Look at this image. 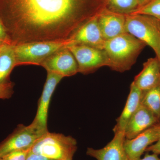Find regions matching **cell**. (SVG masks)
I'll list each match as a JSON object with an SVG mask.
<instances>
[{
	"label": "cell",
	"mask_w": 160,
	"mask_h": 160,
	"mask_svg": "<svg viewBox=\"0 0 160 160\" xmlns=\"http://www.w3.org/2000/svg\"><path fill=\"white\" fill-rule=\"evenodd\" d=\"M126 30L150 46L160 61V32L156 18L144 15L126 14Z\"/></svg>",
	"instance_id": "5"
},
{
	"label": "cell",
	"mask_w": 160,
	"mask_h": 160,
	"mask_svg": "<svg viewBox=\"0 0 160 160\" xmlns=\"http://www.w3.org/2000/svg\"><path fill=\"white\" fill-rule=\"evenodd\" d=\"M89 0H0V21L12 45L69 39L104 9Z\"/></svg>",
	"instance_id": "1"
},
{
	"label": "cell",
	"mask_w": 160,
	"mask_h": 160,
	"mask_svg": "<svg viewBox=\"0 0 160 160\" xmlns=\"http://www.w3.org/2000/svg\"><path fill=\"white\" fill-rule=\"evenodd\" d=\"M5 44V43H2L0 42V47H1V46H2V45H3V44Z\"/></svg>",
	"instance_id": "29"
},
{
	"label": "cell",
	"mask_w": 160,
	"mask_h": 160,
	"mask_svg": "<svg viewBox=\"0 0 160 160\" xmlns=\"http://www.w3.org/2000/svg\"><path fill=\"white\" fill-rule=\"evenodd\" d=\"M141 105L145 106L160 120V84L147 90L143 92Z\"/></svg>",
	"instance_id": "18"
},
{
	"label": "cell",
	"mask_w": 160,
	"mask_h": 160,
	"mask_svg": "<svg viewBox=\"0 0 160 160\" xmlns=\"http://www.w3.org/2000/svg\"><path fill=\"white\" fill-rule=\"evenodd\" d=\"M126 14L106 9L98 17L99 26L103 38L110 39L126 32Z\"/></svg>",
	"instance_id": "13"
},
{
	"label": "cell",
	"mask_w": 160,
	"mask_h": 160,
	"mask_svg": "<svg viewBox=\"0 0 160 160\" xmlns=\"http://www.w3.org/2000/svg\"><path fill=\"white\" fill-rule=\"evenodd\" d=\"M16 66L14 45L3 44L0 47V84L10 81V75Z\"/></svg>",
	"instance_id": "17"
},
{
	"label": "cell",
	"mask_w": 160,
	"mask_h": 160,
	"mask_svg": "<svg viewBox=\"0 0 160 160\" xmlns=\"http://www.w3.org/2000/svg\"><path fill=\"white\" fill-rule=\"evenodd\" d=\"M69 40L42 41L22 43L15 46L17 66L22 65L41 66L46 59L69 46Z\"/></svg>",
	"instance_id": "4"
},
{
	"label": "cell",
	"mask_w": 160,
	"mask_h": 160,
	"mask_svg": "<svg viewBox=\"0 0 160 160\" xmlns=\"http://www.w3.org/2000/svg\"><path fill=\"white\" fill-rule=\"evenodd\" d=\"M146 46L128 32L106 40L103 49L109 60L108 67L119 72L128 71Z\"/></svg>",
	"instance_id": "2"
},
{
	"label": "cell",
	"mask_w": 160,
	"mask_h": 160,
	"mask_svg": "<svg viewBox=\"0 0 160 160\" xmlns=\"http://www.w3.org/2000/svg\"><path fill=\"white\" fill-rule=\"evenodd\" d=\"M77 149L74 138L48 131L36 142L31 151L52 159L67 160L73 158Z\"/></svg>",
	"instance_id": "3"
},
{
	"label": "cell",
	"mask_w": 160,
	"mask_h": 160,
	"mask_svg": "<svg viewBox=\"0 0 160 160\" xmlns=\"http://www.w3.org/2000/svg\"><path fill=\"white\" fill-rule=\"evenodd\" d=\"M143 92L135 85L133 82L130 86V92L125 107L113 129L114 133L124 132L129 120L141 104Z\"/></svg>",
	"instance_id": "16"
},
{
	"label": "cell",
	"mask_w": 160,
	"mask_h": 160,
	"mask_svg": "<svg viewBox=\"0 0 160 160\" xmlns=\"http://www.w3.org/2000/svg\"></svg>",
	"instance_id": "33"
},
{
	"label": "cell",
	"mask_w": 160,
	"mask_h": 160,
	"mask_svg": "<svg viewBox=\"0 0 160 160\" xmlns=\"http://www.w3.org/2000/svg\"><path fill=\"white\" fill-rule=\"evenodd\" d=\"M14 83L11 81L0 84V99H8L14 92Z\"/></svg>",
	"instance_id": "22"
},
{
	"label": "cell",
	"mask_w": 160,
	"mask_h": 160,
	"mask_svg": "<svg viewBox=\"0 0 160 160\" xmlns=\"http://www.w3.org/2000/svg\"><path fill=\"white\" fill-rule=\"evenodd\" d=\"M63 78L62 76L56 73L47 72L46 82L39 100L36 115L32 122L45 130H48L47 119L52 96L56 87Z\"/></svg>",
	"instance_id": "11"
},
{
	"label": "cell",
	"mask_w": 160,
	"mask_h": 160,
	"mask_svg": "<svg viewBox=\"0 0 160 160\" xmlns=\"http://www.w3.org/2000/svg\"><path fill=\"white\" fill-rule=\"evenodd\" d=\"M32 148L14 150L2 157L4 160H26Z\"/></svg>",
	"instance_id": "21"
},
{
	"label": "cell",
	"mask_w": 160,
	"mask_h": 160,
	"mask_svg": "<svg viewBox=\"0 0 160 160\" xmlns=\"http://www.w3.org/2000/svg\"><path fill=\"white\" fill-rule=\"evenodd\" d=\"M124 132L114 133L113 139L101 149L88 148L86 154L97 160H129L124 147Z\"/></svg>",
	"instance_id": "12"
},
{
	"label": "cell",
	"mask_w": 160,
	"mask_h": 160,
	"mask_svg": "<svg viewBox=\"0 0 160 160\" xmlns=\"http://www.w3.org/2000/svg\"><path fill=\"white\" fill-rule=\"evenodd\" d=\"M109 10L124 14H129L139 8L138 0H106Z\"/></svg>",
	"instance_id": "19"
},
{
	"label": "cell",
	"mask_w": 160,
	"mask_h": 160,
	"mask_svg": "<svg viewBox=\"0 0 160 160\" xmlns=\"http://www.w3.org/2000/svg\"><path fill=\"white\" fill-rule=\"evenodd\" d=\"M48 131L32 123L28 126L18 125L12 133L0 143V157L14 150L32 148Z\"/></svg>",
	"instance_id": "6"
},
{
	"label": "cell",
	"mask_w": 160,
	"mask_h": 160,
	"mask_svg": "<svg viewBox=\"0 0 160 160\" xmlns=\"http://www.w3.org/2000/svg\"><path fill=\"white\" fill-rule=\"evenodd\" d=\"M67 48L77 62L78 72L88 74L109 65V60L104 49L82 45H71Z\"/></svg>",
	"instance_id": "7"
},
{
	"label": "cell",
	"mask_w": 160,
	"mask_h": 160,
	"mask_svg": "<svg viewBox=\"0 0 160 160\" xmlns=\"http://www.w3.org/2000/svg\"><path fill=\"white\" fill-rule=\"evenodd\" d=\"M159 122V120L149 109L140 105L128 122L125 129L126 138L131 139Z\"/></svg>",
	"instance_id": "14"
},
{
	"label": "cell",
	"mask_w": 160,
	"mask_h": 160,
	"mask_svg": "<svg viewBox=\"0 0 160 160\" xmlns=\"http://www.w3.org/2000/svg\"><path fill=\"white\" fill-rule=\"evenodd\" d=\"M98 16L91 19L78 29L68 39L69 46L86 45L98 49H104L106 40L103 38L99 26Z\"/></svg>",
	"instance_id": "10"
},
{
	"label": "cell",
	"mask_w": 160,
	"mask_h": 160,
	"mask_svg": "<svg viewBox=\"0 0 160 160\" xmlns=\"http://www.w3.org/2000/svg\"><path fill=\"white\" fill-rule=\"evenodd\" d=\"M0 42L2 43L11 44L5 28L1 21H0Z\"/></svg>",
	"instance_id": "24"
},
{
	"label": "cell",
	"mask_w": 160,
	"mask_h": 160,
	"mask_svg": "<svg viewBox=\"0 0 160 160\" xmlns=\"http://www.w3.org/2000/svg\"><path fill=\"white\" fill-rule=\"evenodd\" d=\"M41 66L45 68L47 72H53L63 78L72 76L78 72L77 62L67 47L51 55Z\"/></svg>",
	"instance_id": "8"
},
{
	"label": "cell",
	"mask_w": 160,
	"mask_h": 160,
	"mask_svg": "<svg viewBox=\"0 0 160 160\" xmlns=\"http://www.w3.org/2000/svg\"><path fill=\"white\" fill-rule=\"evenodd\" d=\"M157 22V25L158 26V28L160 32V20L156 18Z\"/></svg>",
	"instance_id": "28"
},
{
	"label": "cell",
	"mask_w": 160,
	"mask_h": 160,
	"mask_svg": "<svg viewBox=\"0 0 160 160\" xmlns=\"http://www.w3.org/2000/svg\"><path fill=\"white\" fill-rule=\"evenodd\" d=\"M26 160H55L45 157L41 155L36 154L31 151H30Z\"/></svg>",
	"instance_id": "25"
},
{
	"label": "cell",
	"mask_w": 160,
	"mask_h": 160,
	"mask_svg": "<svg viewBox=\"0 0 160 160\" xmlns=\"http://www.w3.org/2000/svg\"><path fill=\"white\" fill-rule=\"evenodd\" d=\"M146 152H151L158 155L160 154V137L157 142L148 147Z\"/></svg>",
	"instance_id": "23"
},
{
	"label": "cell",
	"mask_w": 160,
	"mask_h": 160,
	"mask_svg": "<svg viewBox=\"0 0 160 160\" xmlns=\"http://www.w3.org/2000/svg\"><path fill=\"white\" fill-rule=\"evenodd\" d=\"M129 14L144 15L160 20V0H151Z\"/></svg>",
	"instance_id": "20"
},
{
	"label": "cell",
	"mask_w": 160,
	"mask_h": 160,
	"mask_svg": "<svg viewBox=\"0 0 160 160\" xmlns=\"http://www.w3.org/2000/svg\"><path fill=\"white\" fill-rule=\"evenodd\" d=\"M137 160H160V158L159 157L158 155L152 153L149 154L147 153L145 155L143 158H140Z\"/></svg>",
	"instance_id": "26"
},
{
	"label": "cell",
	"mask_w": 160,
	"mask_h": 160,
	"mask_svg": "<svg viewBox=\"0 0 160 160\" xmlns=\"http://www.w3.org/2000/svg\"><path fill=\"white\" fill-rule=\"evenodd\" d=\"M138 1L139 4V7H140L146 5L151 0H138Z\"/></svg>",
	"instance_id": "27"
},
{
	"label": "cell",
	"mask_w": 160,
	"mask_h": 160,
	"mask_svg": "<svg viewBox=\"0 0 160 160\" xmlns=\"http://www.w3.org/2000/svg\"><path fill=\"white\" fill-rule=\"evenodd\" d=\"M72 158H71L68 159L67 160H72Z\"/></svg>",
	"instance_id": "31"
},
{
	"label": "cell",
	"mask_w": 160,
	"mask_h": 160,
	"mask_svg": "<svg viewBox=\"0 0 160 160\" xmlns=\"http://www.w3.org/2000/svg\"><path fill=\"white\" fill-rule=\"evenodd\" d=\"M159 123H160V121H159Z\"/></svg>",
	"instance_id": "32"
},
{
	"label": "cell",
	"mask_w": 160,
	"mask_h": 160,
	"mask_svg": "<svg viewBox=\"0 0 160 160\" xmlns=\"http://www.w3.org/2000/svg\"><path fill=\"white\" fill-rule=\"evenodd\" d=\"M160 137V124L158 123L131 139H125L124 147L129 160H137L148 147Z\"/></svg>",
	"instance_id": "9"
},
{
	"label": "cell",
	"mask_w": 160,
	"mask_h": 160,
	"mask_svg": "<svg viewBox=\"0 0 160 160\" xmlns=\"http://www.w3.org/2000/svg\"><path fill=\"white\" fill-rule=\"evenodd\" d=\"M133 82L142 92L160 84V63L156 57L149 58L144 63L142 70L135 77Z\"/></svg>",
	"instance_id": "15"
},
{
	"label": "cell",
	"mask_w": 160,
	"mask_h": 160,
	"mask_svg": "<svg viewBox=\"0 0 160 160\" xmlns=\"http://www.w3.org/2000/svg\"><path fill=\"white\" fill-rule=\"evenodd\" d=\"M0 160H4L2 157H0Z\"/></svg>",
	"instance_id": "30"
}]
</instances>
